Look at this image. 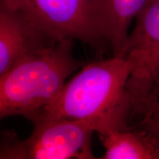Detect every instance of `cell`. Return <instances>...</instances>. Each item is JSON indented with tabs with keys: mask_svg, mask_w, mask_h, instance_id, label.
Segmentation results:
<instances>
[{
	"mask_svg": "<svg viewBox=\"0 0 159 159\" xmlns=\"http://www.w3.org/2000/svg\"><path fill=\"white\" fill-rule=\"evenodd\" d=\"M130 72L122 56L89 63L63 84L33 120L90 119L97 134L128 126L131 105L127 85Z\"/></svg>",
	"mask_w": 159,
	"mask_h": 159,
	"instance_id": "6da1fadb",
	"label": "cell"
},
{
	"mask_svg": "<svg viewBox=\"0 0 159 159\" xmlns=\"http://www.w3.org/2000/svg\"><path fill=\"white\" fill-rule=\"evenodd\" d=\"M71 40L50 41L27 53L0 75V124L7 117L33 121L68 77L81 66Z\"/></svg>",
	"mask_w": 159,
	"mask_h": 159,
	"instance_id": "7a4b0ae2",
	"label": "cell"
},
{
	"mask_svg": "<svg viewBox=\"0 0 159 159\" xmlns=\"http://www.w3.org/2000/svg\"><path fill=\"white\" fill-rule=\"evenodd\" d=\"M105 0H21L16 10L51 41L71 40L99 49L104 35Z\"/></svg>",
	"mask_w": 159,
	"mask_h": 159,
	"instance_id": "3957f363",
	"label": "cell"
},
{
	"mask_svg": "<svg viewBox=\"0 0 159 159\" xmlns=\"http://www.w3.org/2000/svg\"><path fill=\"white\" fill-rule=\"evenodd\" d=\"M135 20L119 55L131 68L127 85L131 119L142 116L159 88V0H149Z\"/></svg>",
	"mask_w": 159,
	"mask_h": 159,
	"instance_id": "277c9868",
	"label": "cell"
},
{
	"mask_svg": "<svg viewBox=\"0 0 159 159\" xmlns=\"http://www.w3.org/2000/svg\"><path fill=\"white\" fill-rule=\"evenodd\" d=\"M28 138L17 137L14 159H94L90 119L38 118Z\"/></svg>",
	"mask_w": 159,
	"mask_h": 159,
	"instance_id": "5b68a950",
	"label": "cell"
},
{
	"mask_svg": "<svg viewBox=\"0 0 159 159\" xmlns=\"http://www.w3.org/2000/svg\"><path fill=\"white\" fill-rule=\"evenodd\" d=\"M53 41L32 24L22 12L0 0V75L18 60Z\"/></svg>",
	"mask_w": 159,
	"mask_h": 159,
	"instance_id": "8992f818",
	"label": "cell"
},
{
	"mask_svg": "<svg viewBox=\"0 0 159 159\" xmlns=\"http://www.w3.org/2000/svg\"><path fill=\"white\" fill-rule=\"evenodd\" d=\"M105 153L102 159H159V141L147 130L129 126L98 134Z\"/></svg>",
	"mask_w": 159,
	"mask_h": 159,
	"instance_id": "52a82bcc",
	"label": "cell"
},
{
	"mask_svg": "<svg viewBox=\"0 0 159 159\" xmlns=\"http://www.w3.org/2000/svg\"><path fill=\"white\" fill-rule=\"evenodd\" d=\"M149 0H105L104 35L113 55L119 56L130 26Z\"/></svg>",
	"mask_w": 159,
	"mask_h": 159,
	"instance_id": "ba28073f",
	"label": "cell"
},
{
	"mask_svg": "<svg viewBox=\"0 0 159 159\" xmlns=\"http://www.w3.org/2000/svg\"><path fill=\"white\" fill-rule=\"evenodd\" d=\"M141 128L159 141V94L155 95L142 115Z\"/></svg>",
	"mask_w": 159,
	"mask_h": 159,
	"instance_id": "9c48e42d",
	"label": "cell"
},
{
	"mask_svg": "<svg viewBox=\"0 0 159 159\" xmlns=\"http://www.w3.org/2000/svg\"><path fill=\"white\" fill-rule=\"evenodd\" d=\"M11 143L8 135L2 132L0 139V159H11Z\"/></svg>",
	"mask_w": 159,
	"mask_h": 159,
	"instance_id": "30bf717a",
	"label": "cell"
},
{
	"mask_svg": "<svg viewBox=\"0 0 159 159\" xmlns=\"http://www.w3.org/2000/svg\"><path fill=\"white\" fill-rule=\"evenodd\" d=\"M21 1V0H4V2L7 4V5H8L10 7H13V8L16 9V7H17L18 4L19 3V2Z\"/></svg>",
	"mask_w": 159,
	"mask_h": 159,
	"instance_id": "8fae6325",
	"label": "cell"
},
{
	"mask_svg": "<svg viewBox=\"0 0 159 159\" xmlns=\"http://www.w3.org/2000/svg\"><path fill=\"white\" fill-rule=\"evenodd\" d=\"M159 94V88H158V90H157V91H156V94H155V95H156V94Z\"/></svg>",
	"mask_w": 159,
	"mask_h": 159,
	"instance_id": "7c38bea8",
	"label": "cell"
}]
</instances>
